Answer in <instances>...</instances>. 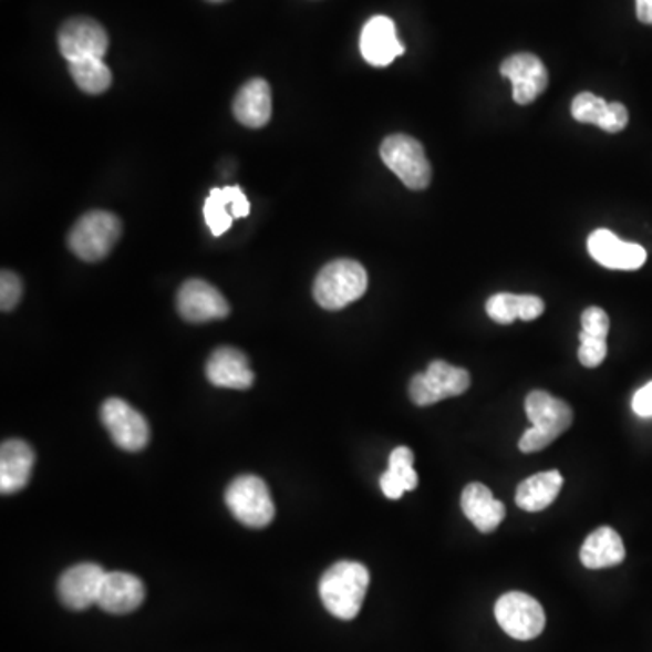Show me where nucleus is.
Returning a JSON list of instances; mask_svg holds the SVG:
<instances>
[{
  "label": "nucleus",
  "instance_id": "f257e3e1",
  "mask_svg": "<svg viewBox=\"0 0 652 652\" xmlns=\"http://www.w3.org/2000/svg\"><path fill=\"white\" fill-rule=\"evenodd\" d=\"M370 573L363 563L343 560L324 571L319 580V597L330 614L354 620L369 591Z\"/></svg>",
  "mask_w": 652,
  "mask_h": 652
},
{
  "label": "nucleus",
  "instance_id": "f03ea898",
  "mask_svg": "<svg viewBox=\"0 0 652 652\" xmlns=\"http://www.w3.org/2000/svg\"><path fill=\"white\" fill-rule=\"evenodd\" d=\"M526 414L531 421V428L524 432L518 441L522 454H534L548 448L566 430L573 424V410L562 399L535 390L526 397Z\"/></svg>",
  "mask_w": 652,
  "mask_h": 652
},
{
  "label": "nucleus",
  "instance_id": "7ed1b4c3",
  "mask_svg": "<svg viewBox=\"0 0 652 652\" xmlns=\"http://www.w3.org/2000/svg\"><path fill=\"white\" fill-rule=\"evenodd\" d=\"M369 289V275L354 259H335L319 270L314 298L324 310H341L363 298Z\"/></svg>",
  "mask_w": 652,
  "mask_h": 652
},
{
  "label": "nucleus",
  "instance_id": "20e7f679",
  "mask_svg": "<svg viewBox=\"0 0 652 652\" xmlns=\"http://www.w3.org/2000/svg\"><path fill=\"white\" fill-rule=\"evenodd\" d=\"M122 236L118 216L105 210H91L73 225L68 236V247L73 255L87 263H95L110 256Z\"/></svg>",
  "mask_w": 652,
  "mask_h": 652
},
{
  "label": "nucleus",
  "instance_id": "39448f33",
  "mask_svg": "<svg viewBox=\"0 0 652 652\" xmlns=\"http://www.w3.org/2000/svg\"><path fill=\"white\" fill-rule=\"evenodd\" d=\"M225 503L238 522L249 528H265L275 520L276 506L263 478L241 475L229 484Z\"/></svg>",
  "mask_w": 652,
  "mask_h": 652
},
{
  "label": "nucleus",
  "instance_id": "423d86ee",
  "mask_svg": "<svg viewBox=\"0 0 652 652\" xmlns=\"http://www.w3.org/2000/svg\"><path fill=\"white\" fill-rule=\"evenodd\" d=\"M381 158L408 189L423 190L432 182V165L421 142L408 135H392L381 145Z\"/></svg>",
  "mask_w": 652,
  "mask_h": 652
},
{
  "label": "nucleus",
  "instance_id": "0eeeda50",
  "mask_svg": "<svg viewBox=\"0 0 652 652\" xmlns=\"http://www.w3.org/2000/svg\"><path fill=\"white\" fill-rule=\"evenodd\" d=\"M472 384L468 370L452 366L446 361H432L428 369L410 381V399L417 406H432L444 399L463 395Z\"/></svg>",
  "mask_w": 652,
  "mask_h": 652
},
{
  "label": "nucleus",
  "instance_id": "6e6552de",
  "mask_svg": "<svg viewBox=\"0 0 652 652\" xmlns=\"http://www.w3.org/2000/svg\"><path fill=\"white\" fill-rule=\"evenodd\" d=\"M495 618L504 633L522 642L540 637L546 628L542 606L534 597L520 591H511L498 598Z\"/></svg>",
  "mask_w": 652,
  "mask_h": 652
},
{
  "label": "nucleus",
  "instance_id": "1a4fd4ad",
  "mask_svg": "<svg viewBox=\"0 0 652 652\" xmlns=\"http://www.w3.org/2000/svg\"><path fill=\"white\" fill-rule=\"evenodd\" d=\"M100 417L110 432L113 443L125 452H139L149 443V424L138 410L122 399H107L102 404Z\"/></svg>",
  "mask_w": 652,
  "mask_h": 652
},
{
  "label": "nucleus",
  "instance_id": "9d476101",
  "mask_svg": "<svg viewBox=\"0 0 652 652\" xmlns=\"http://www.w3.org/2000/svg\"><path fill=\"white\" fill-rule=\"evenodd\" d=\"M60 53L68 62L104 59L110 50V35L104 25L87 17L65 20L59 31Z\"/></svg>",
  "mask_w": 652,
  "mask_h": 652
},
{
  "label": "nucleus",
  "instance_id": "9b49d317",
  "mask_svg": "<svg viewBox=\"0 0 652 652\" xmlns=\"http://www.w3.org/2000/svg\"><path fill=\"white\" fill-rule=\"evenodd\" d=\"M178 312L189 323H209L230 314L229 301L204 279H189L178 290Z\"/></svg>",
  "mask_w": 652,
  "mask_h": 652
},
{
  "label": "nucleus",
  "instance_id": "f8f14e48",
  "mask_svg": "<svg viewBox=\"0 0 652 652\" xmlns=\"http://www.w3.org/2000/svg\"><path fill=\"white\" fill-rule=\"evenodd\" d=\"M500 75L511 80L514 100L517 104H534L548 90V70L534 53H517L504 60Z\"/></svg>",
  "mask_w": 652,
  "mask_h": 652
},
{
  "label": "nucleus",
  "instance_id": "ddd939ff",
  "mask_svg": "<svg viewBox=\"0 0 652 652\" xmlns=\"http://www.w3.org/2000/svg\"><path fill=\"white\" fill-rule=\"evenodd\" d=\"M105 571L99 563H79L68 569L60 577L59 591L60 602L71 611H85L91 606L99 603L100 589L104 582Z\"/></svg>",
  "mask_w": 652,
  "mask_h": 652
},
{
  "label": "nucleus",
  "instance_id": "4468645a",
  "mask_svg": "<svg viewBox=\"0 0 652 652\" xmlns=\"http://www.w3.org/2000/svg\"><path fill=\"white\" fill-rule=\"evenodd\" d=\"M588 250L597 263L611 270H638L648 261L642 245L623 241L608 229L594 230L589 236Z\"/></svg>",
  "mask_w": 652,
  "mask_h": 652
},
{
  "label": "nucleus",
  "instance_id": "2eb2a0df",
  "mask_svg": "<svg viewBox=\"0 0 652 652\" xmlns=\"http://www.w3.org/2000/svg\"><path fill=\"white\" fill-rule=\"evenodd\" d=\"M359 48L363 59L375 68H386L404 53V45L397 39L394 20L384 15L372 17L364 24Z\"/></svg>",
  "mask_w": 652,
  "mask_h": 652
},
{
  "label": "nucleus",
  "instance_id": "dca6fc26",
  "mask_svg": "<svg viewBox=\"0 0 652 652\" xmlns=\"http://www.w3.org/2000/svg\"><path fill=\"white\" fill-rule=\"evenodd\" d=\"M205 374L210 384L218 389L249 390L255 384V372L250 370L249 359L241 350L219 346L213 352Z\"/></svg>",
  "mask_w": 652,
  "mask_h": 652
},
{
  "label": "nucleus",
  "instance_id": "f3484780",
  "mask_svg": "<svg viewBox=\"0 0 652 652\" xmlns=\"http://www.w3.org/2000/svg\"><path fill=\"white\" fill-rule=\"evenodd\" d=\"M144 598V583L138 577L113 571L105 573L96 606L105 613L130 614L142 606Z\"/></svg>",
  "mask_w": 652,
  "mask_h": 652
},
{
  "label": "nucleus",
  "instance_id": "a211bd4d",
  "mask_svg": "<svg viewBox=\"0 0 652 652\" xmlns=\"http://www.w3.org/2000/svg\"><path fill=\"white\" fill-rule=\"evenodd\" d=\"M35 466V452L20 438H10L0 448V491L17 494L30 483Z\"/></svg>",
  "mask_w": 652,
  "mask_h": 652
},
{
  "label": "nucleus",
  "instance_id": "6ab92c4d",
  "mask_svg": "<svg viewBox=\"0 0 652 652\" xmlns=\"http://www.w3.org/2000/svg\"><path fill=\"white\" fill-rule=\"evenodd\" d=\"M236 120L250 130H261L272 116V93L267 80L252 79L238 91L235 99Z\"/></svg>",
  "mask_w": 652,
  "mask_h": 652
},
{
  "label": "nucleus",
  "instance_id": "aec40b11",
  "mask_svg": "<svg viewBox=\"0 0 652 652\" xmlns=\"http://www.w3.org/2000/svg\"><path fill=\"white\" fill-rule=\"evenodd\" d=\"M464 515L480 534H491L506 517L504 504L484 484L472 483L464 488L460 497Z\"/></svg>",
  "mask_w": 652,
  "mask_h": 652
},
{
  "label": "nucleus",
  "instance_id": "412c9836",
  "mask_svg": "<svg viewBox=\"0 0 652 652\" xmlns=\"http://www.w3.org/2000/svg\"><path fill=\"white\" fill-rule=\"evenodd\" d=\"M625 546L622 537L613 528L602 526L589 535L580 549V562L583 568L606 569L623 562Z\"/></svg>",
  "mask_w": 652,
  "mask_h": 652
},
{
  "label": "nucleus",
  "instance_id": "4be33fe9",
  "mask_svg": "<svg viewBox=\"0 0 652 652\" xmlns=\"http://www.w3.org/2000/svg\"><path fill=\"white\" fill-rule=\"evenodd\" d=\"M562 486L563 477L557 469L531 475L518 486L515 503L524 511L537 514V511L549 508L557 500Z\"/></svg>",
  "mask_w": 652,
  "mask_h": 652
},
{
  "label": "nucleus",
  "instance_id": "5701e85b",
  "mask_svg": "<svg viewBox=\"0 0 652 652\" xmlns=\"http://www.w3.org/2000/svg\"><path fill=\"white\" fill-rule=\"evenodd\" d=\"M546 310L542 299L538 296H517L500 292L486 301V312L498 324H511L517 319L534 321Z\"/></svg>",
  "mask_w": 652,
  "mask_h": 652
},
{
  "label": "nucleus",
  "instance_id": "b1692460",
  "mask_svg": "<svg viewBox=\"0 0 652 652\" xmlns=\"http://www.w3.org/2000/svg\"><path fill=\"white\" fill-rule=\"evenodd\" d=\"M381 489L384 497L397 500L406 491L418 486V475L414 469V452L406 446H399L390 454L389 469L381 475Z\"/></svg>",
  "mask_w": 652,
  "mask_h": 652
},
{
  "label": "nucleus",
  "instance_id": "393cba45",
  "mask_svg": "<svg viewBox=\"0 0 652 652\" xmlns=\"http://www.w3.org/2000/svg\"><path fill=\"white\" fill-rule=\"evenodd\" d=\"M70 73L80 90L90 95H102L110 90L113 75L104 59H84L70 62Z\"/></svg>",
  "mask_w": 652,
  "mask_h": 652
},
{
  "label": "nucleus",
  "instance_id": "a878e982",
  "mask_svg": "<svg viewBox=\"0 0 652 652\" xmlns=\"http://www.w3.org/2000/svg\"><path fill=\"white\" fill-rule=\"evenodd\" d=\"M229 198L225 195V189L210 190L209 198L204 205L205 224L209 227L213 236L225 235L232 225V213H229Z\"/></svg>",
  "mask_w": 652,
  "mask_h": 652
},
{
  "label": "nucleus",
  "instance_id": "bb28decb",
  "mask_svg": "<svg viewBox=\"0 0 652 652\" xmlns=\"http://www.w3.org/2000/svg\"><path fill=\"white\" fill-rule=\"evenodd\" d=\"M609 102L593 95V93H580L575 96L573 104H571V113L577 122L582 124H593L600 127L603 116L608 113Z\"/></svg>",
  "mask_w": 652,
  "mask_h": 652
},
{
  "label": "nucleus",
  "instance_id": "cd10ccee",
  "mask_svg": "<svg viewBox=\"0 0 652 652\" xmlns=\"http://www.w3.org/2000/svg\"><path fill=\"white\" fill-rule=\"evenodd\" d=\"M606 358H608V341H606V338L580 332V349H578L580 363L586 369H597Z\"/></svg>",
  "mask_w": 652,
  "mask_h": 652
},
{
  "label": "nucleus",
  "instance_id": "c85d7f7f",
  "mask_svg": "<svg viewBox=\"0 0 652 652\" xmlns=\"http://www.w3.org/2000/svg\"><path fill=\"white\" fill-rule=\"evenodd\" d=\"M22 298V281L11 270H4L0 276V307L4 312L15 309Z\"/></svg>",
  "mask_w": 652,
  "mask_h": 652
},
{
  "label": "nucleus",
  "instance_id": "c756f323",
  "mask_svg": "<svg viewBox=\"0 0 652 652\" xmlns=\"http://www.w3.org/2000/svg\"><path fill=\"white\" fill-rule=\"evenodd\" d=\"M609 327H611V323H609V315L606 310L600 309V307H589V309L583 310L582 332H586V334L608 339Z\"/></svg>",
  "mask_w": 652,
  "mask_h": 652
},
{
  "label": "nucleus",
  "instance_id": "7c9ffc66",
  "mask_svg": "<svg viewBox=\"0 0 652 652\" xmlns=\"http://www.w3.org/2000/svg\"><path fill=\"white\" fill-rule=\"evenodd\" d=\"M629 122V111L625 105L620 102H611L608 107V113L603 116L600 130L608 131V133H620L625 130Z\"/></svg>",
  "mask_w": 652,
  "mask_h": 652
},
{
  "label": "nucleus",
  "instance_id": "2f4dec72",
  "mask_svg": "<svg viewBox=\"0 0 652 652\" xmlns=\"http://www.w3.org/2000/svg\"><path fill=\"white\" fill-rule=\"evenodd\" d=\"M225 195L229 198L230 213L235 218H247L250 213L249 198L245 196L244 190L239 187H224Z\"/></svg>",
  "mask_w": 652,
  "mask_h": 652
},
{
  "label": "nucleus",
  "instance_id": "473e14b6",
  "mask_svg": "<svg viewBox=\"0 0 652 652\" xmlns=\"http://www.w3.org/2000/svg\"><path fill=\"white\" fill-rule=\"evenodd\" d=\"M633 412L638 417H652V381L634 394Z\"/></svg>",
  "mask_w": 652,
  "mask_h": 652
},
{
  "label": "nucleus",
  "instance_id": "72a5a7b5",
  "mask_svg": "<svg viewBox=\"0 0 652 652\" xmlns=\"http://www.w3.org/2000/svg\"><path fill=\"white\" fill-rule=\"evenodd\" d=\"M637 15L643 24L652 25V0H637Z\"/></svg>",
  "mask_w": 652,
  "mask_h": 652
},
{
  "label": "nucleus",
  "instance_id": "f704fd0d",
  "mask_svg": "<svg viewBox=\"0 0 652 652\" xmlns=\"http://www.w3.org/2000/svg\"><path fill=\"white\" fill-rule=\"evenodd\" d=\"M209 2H225V0H209Z\"/></svg>",
  "mask_w": 652,
  "mask_h": 652
}]
</instances>
